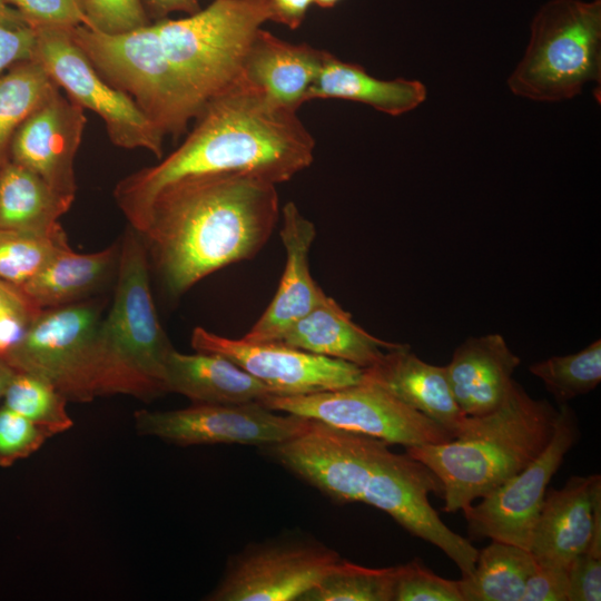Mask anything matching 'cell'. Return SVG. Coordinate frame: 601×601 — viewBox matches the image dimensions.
Wrapping results in <instances>:
<instances>
[{
  "label": "cell",
  "instance_id": "1",
  "mask_svg": "<svg viewBox=\"0 0 601 601\" xmlns=\"http://www.w3.org/2000/svg\"><path fill=\"white\" fill-rule=\"evenodd\" d=\"M278 217L274 183L247 174H207L162 188L135 231L165 290L178 297L211 273L254 257Z\"/></svg>",
  "mask_w": 601,
  "mask_h": 601
},
{
  "label": "cell",
  "instance_id": "2",
  "mask_svg": "<svg viewBox=\"0 0 601 601\" xmlns=\"http://www.w3.org/2000/svg\"><path fill=\"white\" fill-rule=\"evenodd\" d=\"M183 144L118 181L114 198L134 230L156 195L179 179L237 173L288 181L311 166L315 140L293 111L239 85L208 101Z\"/></svg>",
  "mask_w": 601,
  "mask_h": 601
},
{
  "label": "cell",
  "instance_id": "3",
  "mask_svg": "<svg viewBox=\"0 0 601 601\" xmlns=\"http://www.w3.org/2000/svg\"><path fill=\"white\" fill-rule=\"evenodd\" d=\"M285 469L336 502H362L384 511L412 535L444 552L469 575L479 550L453 532L430 503L442 495L439 479L410 454L378 439L314 421L302 434L266 446Z\"/></svg>",
  "mask_w": 601,
  "mask_h": 601
},
{
  "label": "cell",
  "instance_id": "4",
  "mask_svg": "<svg viewBox=\"0 0 601 601\" xmlns=\"http://www.w3.org/2000/svg\"><path fill=\"white\" fill-rule=\"evenodd\" d=\"M559 410L535 400L513 382L503 403L482 416H467L450 441L406 447L439 479L443 511H464L521 472L549 444Z\"/></svg>",
  "mask_w": 601,
  "mask_h": 601
},
{
  "label": "cell",
  "instance_id": "5",
  "mask_svg": "<svg viewBox=\"0 0 601 601\" xmlns=\"http://www.w3.org/2000/svg\"><path fill=\"white\" fill-rule=\"evenodd\" d=\"M119 247L114 299L98 332L102 395L126 394L147 402L167 393L166 361L174 347L156 313L140 236L128 228Z\"/></svg>",
  "mask_w": 601,
  "mask_h": 601
},
{
  "label": "cell",
  "instance_id": "6",
  "mask_svg": "<svg viewBox=\"0 0 601 601\" xmlns=\"http://www.w3.org/2000/svg\"><path fill=\"white\" fill-rule=\"evenodd\" d=\"M267 20V0H214L188 17L154 23L198 114L208 101L239 86L248 49Z\"/></svg>",
  "mask_w": 601,
  "mask_h": 601
},
{
  "label": "cell",
  "instance_id": "7",
  "mask_svg": "<svg viewBox=\"0 0 601 601\" xmlns=\"http://www.w3.org/2000/svg\"><path fill=\"white\" fill-rule=\"evenodd\" d=\"M601 79V0H550L531 23L525 52L508 79L515 96L558 102Z\"/></svg>",
  "mask_w": 601,
  "mask_h": 601
},
{
  "label": "cell",
  "instance_id": "8",
  "mask_svg": "<svg viewBox=\"0 0 601 601\" xmlns=\"http://www.w3.org/2000/svg\"><path fill=\"white\" fill-rule=\"evenodd\" d=\"M68 31L97 72L128 95L164 136L181 135L197 117L198 108L167 58L154 23L115 35L85 26Z\"/></svg>",
  "mask_w": 601,
  "mask_h": 601
},
{
  "label": "cell",
  "instance_id": "9",
  "mask_svg": "<svg viewBox=\"0 0 601 601\" xmlns=\"http://www.w3.org/2000/svg\"><path fill=\"white\" fill-rule=\"evenodd\" d=\"M100 305L96 299L42 309L4 361L52 384L68 402L102 395Z\"/></svg>",
  "mask_w": 601,
  "mask_h": 601
},
{
  "label": "cell",
  "instance_id": "10",
  "mask_svg": "<svg viewBox=\"0 0 601 601\" xmlns=\"http://www.w3.org/2000/svg\"><path fill=\"white\" fill-rule=\"evenodd\" d=\"M260 403L273 411L372 436L388 445L439 444L454 437L434 421L365 381L312 394L270 395Z\"/></svg>",
  "mask_w": 601,
  "mask_h": 601
},
{
  "label": "cell",
  "instance_id": "11",
  "mask_svg": "<svg viewBox=\"0 0 601 601\" xmlns=\"http://www.w3.org/2000/svg\"><path fill=\"white\" fill-rule=\"evenodd\" d=\"M33 29L35 59L72 101L104 120L111 142L125 149L144 148L161 158L165 136L128 95L97 72L71 39L68 28Z\"/></svg>",
  "mask_w": 601,
  "mask_h": 601
},
{
  "label": "cell",
  "instance_id": "12",
  "mask_svg": "<svg viewBox=\"0 0 601 601\" xmlns=\"http://www.w3.org/2000/svg\"><path fill=\"white\" fill-rule=\"evenodd\" d=\"M139 435L156 436L178 446L243 444L270 446L305 432L313 420L278 415L260 402L197 404L173 411L139 410L134 414Z\"/></svg>",
  "mask_w": 601,
  "mask_h": 601
},
{
  "label": "cell",
  "instance_id": "13",
  "mask_svg": "<svg viewBox=\"0 0 601 601\" xmlns=\"http://www.w3.org/2000/svg\"><path fill=\"white\" fill-rule=\"evenodd\" d=\"M578 439L575 415L566 404H561L553 435L541 454L479 504L463 511L470 534L530 550L548 484Z\"/></svg>",
  "mask_w": 601,
  "mask_h": 601
},
{
  "label": "cell",
  "instance_id": "14",
  "mask_svg": "<svg viewBox=\"0 0 601 601\" xmlns=\"http://www.w3.org/2000/svg\"><path fill=\"white\" fill-rule=\"evenodd\" d=\"M342 560L317 542L254 544L230 559L210 601H293L300 598Z\"/></svg>",
  "mask_w": 601,
  "mask_h": 601
},
{
  "label": "cell",
  "instance_id": "15",
  "mask_svg": "<svg viewBox=\"0 0 601 601\" xmlns=\"http://www.w3.org/2000/svg\"><path fill=\"white\" fill-rule=\"evenodd\" d=\"M190 343L196 352L230 359L268 386L274 395L312 394L363 381L364 368L357 365L276 342L233 339L196 327Z\"/></svg>",
  "mask_w": 601,
  "mask_h": 601
},
{
  "label": "cell",
  "instance_id": "16",
  "mask_svg": "<svg viewBox=\"0 0 601 601\" xmlns=\"http://www.w3.org/2000/svg\"><path fill=\"white\" fill-rule=\"evenodd\" d=\"M86 122L83 108L57 88L16 130L9 159L37 174L56 194L73 203L75 159Z\"/></svg>",
  "mask_w": 601,
  "mask_h": 601
},
{
  "label": "cell",
  "instance_id": "17",
  "mask_svg": "<svg viewBox=\"0 0 601 601\" xmlns=\"http://www.w3.org/2000/svg\"><path fill=\"white\" fill-rule=\"evenodd\" d=\"M601 509V476H571L548 489L535 522L530 552L541 566L566 570L589 545Z\"/></svg>",
  "mask_w": 601,
  "mask_h": 601
},
{
  "label": "cell",
  "instance_id": "18",
  "mask_svg": "<svg viewBox=\"0 0 601 601\" xmlns=\"http://www.w3.org/2000/svg\"><path fill=\"white\" fill-rule=\"evenodd\" d=\"M279 235L286 252L285 268L270 304L249 332L242 337L247 342H276L325 295L309 270V250L316 236V228L294 201H287L282 209Z\"/></svg>",
  "mask_w": 601,
  "mask_h": 601
},
{
  "label": "cell",
  "instance_id": "19",
  "mask_svg": "<svg viewBox=\"0 0 601 601\" xmlns=\"http://www.w3.org/2000/svg\"><path fill=\"white\" fill-rule=\"evenodd\" d=\"M363 381L385 390L453 436L465 426L467 416L452 395L445 366L424 362L407 345L386 351L374 365L364 368Z\"/></svg>",
  "mask_w": 601,
  "mask_h": 601
},
{
  "label": "cell",
  "instance_id": "20",
  "mask_svg": "<svg viewBox=\"0 0 601 601\" xmlns=\"http://www.w3.org/2000/svg\"><path fill=\"white\" fill-rule=\"evenodd\" d=\"M325 52L306 43L288 42L260 28L246 55L239 85L297 111L308 101Z\"/></svg>",
  "mask_w": 601,
  "mask_h": 601
},
{
  "label": "cell",
  "instance_id": "21",
  "mask_svg": "<svg viewBox=\"0 0 601 601\" xmlns=\"http://www.w3.org/2000/svg\"><path fill=\"white\" fill-rule=\"evenodd\" d=\"M520 358L500 334L473 336L459 345L447 365L452 395L466 416L496 410L513 384Z\"/></svg>",
  "mask_w": 601,
  "mask_h": 601
},
{
  "label": "cell",
  "instance_id": "22",
  "mask_svg": "<svg viewBox=\"0 0 601 601\" xmlns=\"http://www.w3.org/2000/svg\"><path fill=\"white\" fill-rule=\"evenodd\" d=\"M276 343L345 361L362 368L374 365L386 351L401 345L366 332L326 294L309 313L288 327Z\"/></svg>",
  "mask_w": 601,
  "mask_h": 601
},
{
  "label": "cell",
  "instance_id": "23",
  "mask_svg": "<svg viewBox=\"0 0 601 601\" xmlns=\"http://www.w3.org/2000/svg\"><path fill=\"white\" fill-rule=\"evenodd\" d=\"M167 392L197 404H243L274 395L268 386L230 359L211 353L184 354L175 348L166 361Z\"/></svg>",
  "mask_w": 601,
  "mask_h": 601
},
{
  "label": "cell",
  "instance_id": "24",
  "mask_svg": "<svg viewBox=\"0 0 601 601\" xmlns=\"http://www.w3.org/2000/svg\"><path fill=\"white\" fill-rule=\"evenodd\" d=\"M119 249V244H114L99 252L79 254L68 247L20 287L40 309L89 299L116 279Z\"/></svg>",
  "mask_w": 601,
  "mask_h": 601
},
{
  "label": "cell",
  "instance_id": "25",
  "mask_svg": "<svg viewBox=\"0 0 601 601\" xmlns=\"http://www.w3.org/2000/svg\"><path fill=\"white\" fill-rule=\"evenodd\" d=\"M425 86L414 79H378L362 66L343 61L326 51L308 100L344 99L361 102L390 116H401L426 99Z\"/></svg>",
  "mask_w": 601,
  "mask_h": 601
},
{
  "label": "cell",
  "instance_id": "26",
  "mask_svg": "<svg viewBox=\"0 0 601 601\" xmlns=\"http://www.w3.org/2000/svg\"><path fill=\"white\" fill-rule=\"evenodd\" d=\"M71 205L24 166L10 159L0 166V229L53 231Z\"/></svg>",
  "mask_w": 601,
  "mask_h": 601
},
{
  "label": "cell",
  "instance_id": "27",
  "mask_svg": "<svg viewBox=\"0 0 601 601\" xmlns=\"http://www.w3.org/2000/svg\"><path fill=\"white\" fill-rule=\"evenodd\" d=\"M538 565L530 550L491 540L479 551L473 571L459 580L463 601H521Z\"/></svg>",
  "mask_w": 601,
  "mask_h": 601
},
{
  "label": "cell",
  "instance_id": "28",
  "mask_svg": "<svg viewBox=\"0 0 601 601\" xmlns=\"http://www.w3.org/2000/svg\"><path fill=\"white\" fill-rule=\"evenodd\" d=\"M57 88L35 58L0 75V166L9 159L16 130Z\"/></svg>",
  "mask_w": 601,
  "mask_h": 601
},
{
  "label": "cell",
  "instance_id": "29",
  "mask_svg": "<svg viewBox=\"0 0 601 601\" xmlns=\"http://www.w3.org/2000/svg\"><path fill=\"white\" fill-rule=\"evenodd\" d=\"M397 566L373 569L341 560L304 601H393Z\"/></svg>",
  "mask_w": 601,
  "mask_h": 601
},
{
  "label": "cell",
  "instance_id": "30",
  "mask_svg": "<svg viewBox=\"0 0 601 601\" xmlns=\"http://www.w3.org/2000/svg\"><path fill=\"white\" fill-rule=\"evenodd\" d=\"M68 247L62 227L50 233L0 229V280L20 287Z\"/></svg>",
  "mask_w": 601,
  "mask_h": 601
},
{
  "label": "cell",
  "instance_id": "31",
  "mask_svg": "<svg viewBox=\"0 0 601 601\" xmlns=\"http://www.w3.org/2000/svg\"><path fill=\"white\" fill-rule=\"evenodd\" d=\"M530 372L539 377L560 404L593 391L601 382V339L582 351L534 363Z\"/></svg>",
  "mask_w": 601,
  "mask_h": 601
},
{
  "label": "cell",
  "instance_id": "32",
  "mask_svg": "<svg viewBox=\"0 0 601 601\" xmlns=\"http://www.w3.org/2000/svg\"><path fill=\"white\" fill-rule=\"evenodd\" d=\"M2 398L6 407L46 427L52 435L73 425L67 412L66 397L37 375L16 371Z\"/></svg>",
  "mask_w": 601,
  "mask_h": 601
},
{
  "label": "cell",
  "instance_id": "33",
  "mask_svg": "<svg viewBox=\"0 0 601 601\" xmlns=\"http://www.w3.org/2000/svg\"><path fill=\"white\" fill-rule=\"evenodd\" d=\"M393 601H463L459 580L435 574L418 559L397 565Z\"/></svg>",
  "mask_w": 601,
  "mask_h": 601
},
{
  "label": "cell",
  "instance_id": "34",
  "mask_svg": "<svg viewBox=\"0 0 601 601\" xmlns=\"http://www.w3.org/2000/svg\"><path fill=\"white\" fill-rule=\"evenodd\" d=\"M53 435L46 427L3 406L0 408V466L8 467L37 452Z\"/></svg>",
  "mask_w": 601,
  "mask_h": 601
},
{
  "label": "cell",
  "instance_id": "35",
  "mask_svg": "<svg viewBox=\"0 0 601 601\" xmlns=\"http://www.w3.org/2000/svg\"><path fill=\"white\" fill-rule=\"evenodd\" d=\"M41 311L21 287L0 280V358L19 344Z\"/></svg>",
  "mask_w": 601,
  "mask_h": 601
},
{
  "label": "cell",
  "instance_id": "36",
  "mask_svg": "<svg viewBox=\"0 0 601 601\" xmlns=\"http://www.w3.org/2000/svg\"><path fill=\"white\" fill-rule=\"evenodd\" d=\"M89 28L115 35L149 24L144 0H82Z\"/></svg>",
  "mask_w": 601,
  "mask_h": 601
},
{
  "label": "cell",
  "instance_id": "37",
  "mask_svg": "<svg viewBox=\"0 0 601 601\" xmlns=\"http://www.w3.org/2000/svg\"><path fill=\"white\" fill-rule=\"evenodd\" d=\"M32 28L85 26L89 28L82 0H2Z\"/></svg>",
  "mask_w": 601,
  "mask_h": 601
},
{
  "label": "cell",
  "instance_id": "38",
  "mask_svg": "<svg viewBox=\"0 0 601 601\" xmlns=\"http://www.w3.org/2000/svg\"><path fill=\"white\" fill-rule=\"evenodd\" d=\"M566 574V601L601 600V554L585 549L570 563Z\"/></svg>",
  "mask_w": 601,
  "mask_h": 601
},
{
  "label": "cell",
  "instance_id": "39",
  "mask_svg": "<svg viewBox=\"0 0 601 601\" xmlns=\"http://www.w3.org/2000/svg\"><path fill=\"white\" fill-rule=\"evenodd\" d=\"M36 30L28 24L0 20V75L14 65L35 58Z\"/></svg>",
  "mask_w": 601,
  "mask_h": 601
},
{
  "label": "cell",
  "instance_id": "40",
  "mask_svg": "<svg viewBox=\"0 0 601 601\" xmlns=\"http://www.w3.org/2000/svg\"><path fill=\"white\" fill-rule=\"evenodd\" d=\"M566 570L538 565L526 580L521 601H566Z\"/></svg>",
  "mask_w": 601,
  "mask_h": 601
},
{
  "label": "cell",
  "instance_id": "41",
  "mask_svg": "<svg viewBox=\"0 0 601 601\" xmlns=\"http://www.w3.org/2000/svg\"><path fill=\"white\" fill-rule=\"evenodd\" d=\"M269 7V20L287 26L290 29L298 28L305 19L308 8L314 0H267Z\"/></svg>",
  "mask_w": 601,
  "mask_h": 601
},
{
  "label": "cell",
  "instance_id": "42",
  "mask_svg": "<svg viewBox=\"0 0 601 601\" xmlns=\"http://www.w3.org/2000/svg\"><path fill=\"white\" fill-rule=\"evenodd\" d=\"M151 16L161 20L170 12L194 14L200 10L198 0H144Z\"/></svg>",
  "mask_w": 601,
  "mask_h": 601
},
{
  "label": "cell",
  "instance_id": "43",
  "mask_svg": "<svg viewBox=\"0 0 601 601\" xmlns=\"http://www.w3.org/2000/svg\"><path fill=\"white\" fill-rule=\"evenodd\" d=\"M0 20L12 24H27L22 17L2 0H0Z\"/></svg>",
  "mask_w": 601,
  "mask_h": 601
},
{
  "label": "cell",
  "instance_id": "44",
  "mask_svg": "<svg viewBox=\"0 0 601 601\" xmlns=\"http://www.w3.org/2000/svg\"><path fill=\"white\" fill-rule=\"evenodd\" d=\"M14 373L16 371L4 359L0 358V398L3 397Z\"/></svg>",
  "mask_w": 601,
  "mask_h": 601
},
{
  "label": "cell",
  "instance_id": "45",
  "mask_svg": "<svg viewBox=\"0 0 601 601\" xmlns=\"http://www.w3.org/2000/svg\"><path fill=\"white\" fill-rule=\"evenodd\" d=\"M341 0H314V3L321 8H332Z\"/></svg>",
  "mask_w": 601,
  "mask_h": 601
}]
</instances>
